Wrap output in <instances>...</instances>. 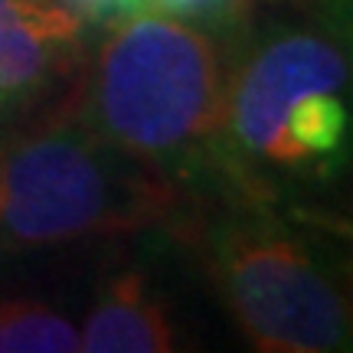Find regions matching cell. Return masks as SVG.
Instances as JSON below:
<instances>
[{
  "mask_svg": "<svg viewBox=\"0 0 353 353\" xmlns=\"http://www.w3.org/2000/svg\"><path fill=\"white\" fill-rule=\"evenodd\" d=\"M304 13L324 23L353 56V0H294Z\"/></svg>",
  "mask_w": 353,
  "mask_h": 353,
  "instance_id": "30bf717a",
  "label": "cell"
},
{
  "mask_svg": "<svg viewBox=\"0 0 353 353\" xmlns=\"http://www.w3.org/2000/svg\"><path fill=\"white\" fill-rule=\"evenodd\" d=\"M200 255L232 324L265 353H353L343 294L317 245L281 206L216 196Z\"/></svg>",
  "mask_w": 353,
  "mask_h": 353,
  "instance_id": "277c9868",
  "label": "cell"
},
{
  "mask_svg": "<svg viewBox=\"0 0 353 353\" xmlns=\"http://www.w3.org/2000/svg\"><path fill=\"white\" fill-rule=\"evenodd\" d=\"M85 20L56 0H0V108L33 101L82 50Z\"/></svg>",
  "mask_w": 353,
  "mask_h": 353,
  "instance_id": "5b68a950",
  "label": "cell"
},
{
  "mask_svg": "<svg viewBox=\"0 0 353 353\" xmlns=\"http://www.w3.org/2000/svg\"><path fill=\"white\" fill-rule=\"evenodd\" d=\"M245 0H148L151 10L183 17L206 26H232V17L242 10Z\"/></svg>",
  "mask_w": 353,
  "mask_h": 353,
  "instance_id": "9c48e42d",
  "label": "cell"
},
{
  "mask_svg": "<svg viewBox=\"0 0 353 353\" xmlns=\"http://www.w3.org/2000/svg\"><path fill=\"white\" fill-rule=\"evenodd\" d=\"M298 226L311 236V242L317 245V252L324 259V265L330 268V275L337 281V288L343 294V304H347V314H350V324H353V239L341 236L337 229L330 226H321L314 219H304V216H294L288 213Z\"/></svg>",
  "mask_w": 353,
  "mask_h": 353,
  "instance_id": "ba28073f",
  "label": "cell"
},
{
  "mask_svg": "<svg viewBox=\"0 0 353 353\" xmlns=\"http://www.w3.org/2000/svg\"><path fill=\"white\" fill-rule=\"evenodd\" d=\"M229 43L219 26L151 7L131 13L112 23L72 108L190 206L210 203L219 196Z\"/></svg>",
  "mask_w": 353,
  "mask_h": 353,
  "instance_id": "7a4b0ae2",
  "label": "cell"
},
{
  "mask_svg": "<svg viewBox=\"0 0 353 353\" xmlns=\"http://www.w3.org/2000/svg\"><path fill=\"white\" fill-rule=\"evenodd\" d=\"M353 183V56L311 13L229 43L219 196L307 203Z\"/></svg>",
  "mask_w": 353,
  "mask_h": 353,
  "instance_id": "6da1fadb",
  "label": "cell"
},
{
  "mask_svg": "<svg viewBox=\"0 0 353 353\" xmlns=\"http://www.w3.org/2000/svg\"><path fill=\"white\" fill-rule=\"evenodd\" d=\"M79 327L50 304L0 301V353H76Z\"/></svg>",
  "mask_w": 353,
  "mask_h": 353,
  "instance_id": "52a82bcc",
  "label": "cell"
},
{
  "mask_svg": "<svg viewBox=\"0 0 353 353\" xmlns=\"http://www.w3.org/2000/svg\"><path fill=\"white\" fill-rule=\"evenodd\" d=\"M187 196L79 118L69 105L0 144V252L167 226Z\"/></svg>",
  "mask_w": 353,
  "mask_h": 353,
  "instance_id": "3957f363",
  "label": "cell"
},
{
  "mask_svg": "<svg viewBox=\"0 0 353 353\" xmlns=\"http://www.w3.org/2000/svg\"><path fill=\"white\" fill-rule=\"evenodd\" d=\"M180 347L174 311L141 268H118L105 278L79 330V350L85 353H170Z\"/></svg>",
  "mask_w": 353,
  "mask_h": 353,
  "instance_id": "8992f818",
  "label": "cell"
},
{
  "mask_svg": "<svg viewBox=\"0 0 353 353\" xmlns=\"http://www.w3.org/2000/svg\"><path fill=\"white\" fill-rule=\"evenodd\" d=\"M285 213H294V216H304V219H314L321 226H330L337 229L341 236L353 239V193L347 196L341 210H324V206H314V203H291V206H281Z\"/></svg>",
  "mask_w": 353,
  "mask_h": 353,
  "instance_id": "7c38bea8",
  "label": "cell"
},
{
  "mask_svg": "<svg viewBox=\"0 0 353 353\" xmlns=\"http://www.w3.org/2000/svg\"><path fill=\"white\" fill-rule=\"evenodd\" d=\"M65 7L85 20V23H118L131 13L148 10V0H63Z\"/></svg>",
  "mask_w": 353,
  "mask_h": 353,
  "instance_id": "8fae6325",
  "label": "cell"
}]
</instances>
